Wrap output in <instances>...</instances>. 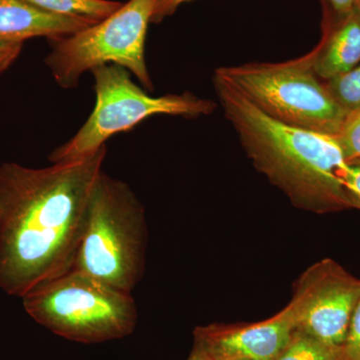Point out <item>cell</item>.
I'll return each mask as SVG.
<instances>
[{
  "instance_id": "cell-11",
  "label": "cell",
  "mask_w": 360,
  "mask_h": 360,
  "mask_svg": "<svg viewBox=\"0 0 360 360\" xmlns=\"http://www.w3.org/2000/svg\"><path fill=\"white\" fill-rule=\"evenodd\" d=\"M312 53L314 70L323 82L359 65V4L347 13H335V20L329 21L321 44Z\"/></svg>"
},
{
  "instance_id": "cell-5",
  "label": "cell",
  "mask_w": 360,
  "mask_h": 360,
  "mask_svg": "<svg viewBox=\"0 0 360 360\" xmlns=\"http://www.w3.org/2000/svg\"><path fill=\"white\" fill-rule=\"evenodd\" d=\"M312 51L283 63L224 66L215 77L277 122L338 136L347 115L314 70Z\"/></svg>"
},
{
  "instance_id": "cell-3",
  "label": "cell",
  "mask_w": 360,
  "mask_h": 360,
  "mask_svg": "<svg viewBox=\"0 0 360 360\" xmlns=\"http://www.w3.org/2000/svg\"><path fill=\"white\" fill-rule=\"evenodd\" d=\"M146 240L143 205L129 184L103 170L89 196L72 269L131 293L144 274Z\"/></svg>"
},
{
  "instance_id": "cell-7",
  "label": "cell",
  "mask_w": 360,
  "mask_h": 360,
  "mask_svg": "<svg viewBox=\"0 0 360 360\" xmlns=\"http://www.w3.org/2000/svg\"><path fill=\"white\" fill-rule=\"evenodd\" d=\"M156 0H129L105 20L80 32L51 39L45 59L54 80L63 89L77 86L86 71L105 65L122 66L144 89L153 84L146 60V39Z\"/></svg>"
},
{
  "instance_id": "cell-20",
  "label": "cell",
  "mask_w": 360,
  "mask_h": 360,
  "mask_svg": "<svg viewBox=\"0 0 360 360\" xmlns=\"http://www.w3.org/2000/svg\"><path fill=\"white\" fill-rule=\"evenodd\" d=\"M333 13L336 14H345L352 11L359 4V0H328Z\"/></svg>"
},
{
  "instance_id": "cell-2",
  "label": "cell",
  "mask_w": 360,
  "mask_h": 360,
  "mask_svg": "<svg viewBox=\"0 0 360 360\" xmlns=\"http://www.w3.org/2000/svg\"><path fill=\"white\" fill-rule=\"evenodd\" d=\"M213 85L246 155L295 205L315 212L352 208L336 136L277 122L215 75Z\"/></svg>"
},
{
  "instance_id": "cell-8",
  "label": "cell",
  "mask_w": 360,
  "mask_h": 360,
  "mask_svg": "<svg viewBox=\"0 0 360 360\" xmlns=\"http://www.w3.org/2000/svg\"><path fill=\"white\" fill-rule=\"evenodd\" d=\"M359 300L360 279L326 258L303 272L288 304L298 330L326 345L343 347Z\"/></svg>"
},
{
  "instance_id": "cell-12",
  "label": "cell",
  "mask_w": 360,
  "mask_h": 360,
  "mask_svg": "<svg viewBox=\"0 0 360 360\" xmlns=\"http://www.w3.org/2000/svg\"><path fill=\"white\" fill-rule=\"evenodd\" d=\"M30 4L52 14L80 18L92 23L105 20L123 4L110 0H26Z\"/></svg>"
},
{
  "instance_id": "cell-15",
  "label": "cell",
  "mask_w": 360,
  "mask_h": 360,
  "mask_svg": "<svg viewBox=\"0 0 360 360\" xmlns=\"http://www.w3.org/2000/svg\"><path fill=\"white\" fill-rule=\"evenodd\" d=\"M336 139L347 165L360 163V111L347 116Z\"/></svg>"
},
{
  "instance_id": "cell-13",
  "label": "cell",
  "mask_w": 360,
  "mask_h": 360,
  "mask_svg": "<svg viewBox=\"0 0 360 360\" xmlns=\"http://www.w3.org/2000/svg\"><path fill=\"white\" fill-rule=\"evenodd\" d=\"M276 360H347L343 347H333L296 329Z\"/></svg>"
},
{
  "instance_id": "cell-4",
  "label": "cell",
  "mask_w": 360,
  "mask_h": 360,
  "mask_svg": "<svg viewBox=\"0 0 360 360\" xmlns=\"http://www.w3.org/2000/svg\"><path fill=\"white\" fill-rule=\"evenodd\" d=\"M22 303L40 326L77 342L120 340L136 326L131 293L75 269L37 286L23 296Z\"/></svg>"
},
{
  "instance_id": "cell-10",
  "label": "cell",
  "mask_w": 360,
  "mask_h": 360,
  "mask_svg": "<svg viewBox=\"0 0 360 360\" xmlns=\"http://www.w3.org/2000/svg\"><path fill=\"white\" fill-rule=\"evenodd\" d=\"M94 25L89 20L46 13L26 0H0V39L25 42L68 37Z\"/></svg>"
},
{
  "instance_id": "cell-1",
  "label": "cell",
  "mask_w": 360,
  "mask_h": 360,
  "mask_svg": "<svg viewBox=\"0 0 360 360\" xmlns=\"http://www.w3.org/2000/svg\"><path fill=\"white\" fill-rule=\"evenodd\" d=\"M106 146L52 167L0 165V290L22 298L73 269Z\"/></svg>"
},
{
  "instance_id": "cell-9",
  "label": "cell",
  "mask_w": 360,
  "mask_h": 360,
  "mask_svg": "<svg viewBox=\"0 0 360 360\" xmlns=\"http://www.w3.org/2000/svg\"><path fill=\"white\" fill-rule=\"evenodd\" d=\"M297 329L290 304L257 323L212 324L194 331L193 349L207 360H276Z\"/></svg>"
},
{
  "instance_id": "cell-21",
  "label": "cell",
  "mask_w": 360,
  "mask_h": 360,
  "mask_svg": "<svg viewBox=\"0 0 360 360\" xmlns=\"http://www.w3.org/2000/svg\"><path fill=\"white\" fill-rule=\"evenodd\" d=\"M188 360H207L203 356L202 354H200V352H196V350L193 349V352H191V356H189Z\"/></svg>"
},
{
  "instance_id": "cell-18",
  "label": "cell",
  "mask_w": 360,
  "mask_h": 360,
  "mask_svg": "<svg viewBox=\"0 0 360 360\" xmlns=\"http://www.w3.org/2000/svg\"><path fill=\"white\" fill-rule=\"evenodd\" d=\"M22 46V41L0 39V75L20 56Z\"/></svg>"
},
{
  "instance_id": "cell-6",
  "label": "cell",
  "mask_w": 360,
  "mask_h": 360,
  "mask_svg": "<svg viewBox=\"0 0 360 360\" xmlns=\"http://www.w3.org/2000/svg\"><path fill=\"white\" fill-rule=\"evenodd\" d=\"M96 103L77 134L52 151V163L70 162L92 155L113 135L129 131L153 115L198 118L217 110L214 101L184 92L153 96L146 94L122 66L105 65L91 70Z\"/></svg>"
},
{
  "instance_id": "cell-22",
  "label": "cell",
  "mask_w": 360,
  "mask_h": 360,
  "mask_svg": "<svg viewBox=\"0 0 360 360\" xmlns=\"http://www.w3.org/2000/svg\"><path fill=\"white\" fill-rule=\"evenodd\" d=\"M359 6H360V0H359Z\"/></svg>"
},
{
  "instance_id": "cell-14",
  "label": "cell",
  "mask_w": 360,
  "mask_h": 360,
  "mask_svg": "<svg viewBox=\"0 0 360 360\" xmlns=\"http://www.w3.org/2000/svg\"><path fill=\"white\" fill-rule=\"evenodd\" d=\"M329 94L338 106L352 115L360 111V63L354 68L326 80Z\"/></svg>"
},
{
  "instance_id": "cell-19",
  "label": "cell",
  "mask_w": 360,
  "mask_h": 360,
  "mask_svg": "<svg viewBox=\"0 0 360 360\" xmlns=\"http://www.w3.org/2000/svg\"><path fill=\"white\" fill-rule=\"evenodd\" d=\"M191 0H156L151 22H160L163 18L176 11L177 7Z\"/></svg>"
},
{
  "instance_id": "cell-16",
  "label": "cell",
  "mask_w": 360,
  "mask_h": 360,
  "mask_svg": "<svg viewBox=\"0 0 360 360\" xmlns=\"http://www.w3.org/2000/svg\"><path fill=\"white\" fill-rule=\"evenodd\" d=\"M343 352L347 360H360V300L352 314Z\"/></svg>"
},
{
  "instance_id": "cell-17",
  "label": "cell",
  "mask_w": 360,
  "mask_h": 360,
  "mask_svg": "<svg viewBox=\"0 0 360 360\" xmlns=\"http://www.w3.org/2000/svg\"><path fill=\"white\" fill-rule=\"evenodd\" d=\"M343 181L352 208L360 210V163L347 165Z\"/></svg>"
}]
</instances>
